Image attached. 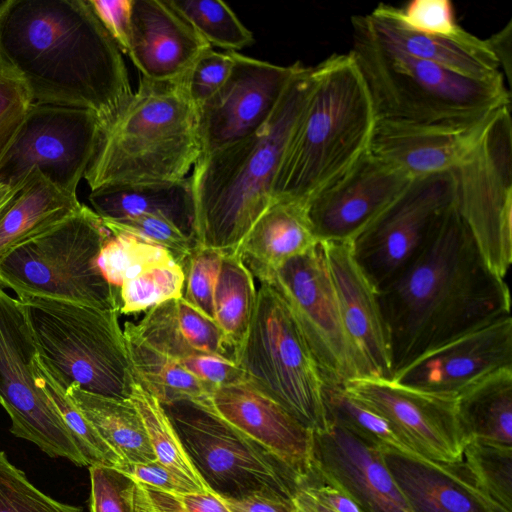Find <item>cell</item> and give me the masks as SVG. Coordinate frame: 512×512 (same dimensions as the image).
Here are the masks:
<instances>
[{
	"label": "cell",
	"instance_id": "603a6c76",
	"mask_svg": "<svg viewBox=\"0 0 512 512\" xmlns=\"http://www.w3.org/2000/svg\"><path fill=\"white\" fill-rule=\"evenodd\" d=\"M322 244L342 323L363 376L392 379L390 346L377 290L357 264L351 243Z\"/></svg>",
	"mask_w": 512,
	"mask_h": 512
},
{
	"label": "cell",
	"instance_id": "f35d334b",
	"mask_svg": "<svg viewBox=\"0 0 512 512\" xmlns=\"http://www.w3.org/2000/svg\"><path fill=\"white\" fill-rule=\"evenodd\" d=\"M184 284V270L175 260L148 266L121 285L119 313L147 311L163 302L178 299L183 296Z\"/></svg>",
	"mask_w": 512,
	"mask_h": 512
},
{
	"label": "cell",
	"instance_id": "816d5d0a",
	"mask_svg": "<svg viewBox=\"0 0 512 512\" xmlns=\"http://www.w3.org/2000/svg\"><path fill=\"white\" fill-rule=\"evenodd\" d=\"M87 2L120 51L126 54L132 0H87Z\"/></svg>",
	"mask_w": 512,
	"mask_h": 512
},
{
	"label": "cell",
	"instance_id": "9c48e42d",
	"mask_svg": "<svg viewBox=\"0 0 512 512\" xmlns=\"http://www.w3.org/2000/svg\"><path fill=\"white\" fill-rule=\"evenodd\" d=\"M244 381L313 432L327 428L326 384L291 311L268 283L257 290L247 336L235 354Z\"/></svg>",
	"mask_w": 512,
	"mask_h": 512
},
{
	"label": "cell",
	"instance_id": "ac0fdd59",
	"mask_svg": "<svg viewBox=\"0 0 512 512\" xmlns=\"http://www.w3.org/2000/svg\"><path fill=\"white\" fill-rule=\"evenodd\" d=\"M412 180L368 151L348 172L306 203L318 241L352 243Z\"/></svg>",
	"mask_w": 512,
	"mask_h": 512
},
{
	"label": "cell",
	"instance_id": "7bdbcfd3",
	"mask_svg": "<svg viewBox=\"0 0 512 512\" xmlns=\"http://www.w3.org/2000/svg\"><path fill=\"white\" fill-rule=\"evenodd\" d=\"M112 234H127L166 249L181 266L197 245L169 220L155 215H140L102 220Z\"/></svg>",
	"mask_w": 512,
	"mask_h": 512
},
{
	"label": "cell",
	"instance_id": "7dc6e473",
	"mask_svg": "<svg viewBox=\"0 0 512 512\" xmlns=\"http://www.w3.org/2000/svg\"><path fill=\"white\" fill-rule=\"evenodd\" d=\"M394 17L406 28L427 35L455 36L462 31L449 0H413L404 8L391 5Z\"/></svg>",
	"mask_w": 512,
	"mask_h": 512
},
{
	"label": "cell",
	"instance_id": "d6986e66",
	"mask_svg": "<svg viewBox=\"0 0 512 512\" xmlns=\"http://www.w3.org/2000/svg\"><path fill=\"white\" fill-rule=\"evenodd\" d=\"M505 367H512V318H500L420 355L393 380L423 391L457 396Z\"/></svg>",
	"mask_w": 512,
	"mask_h": 512
},
{
	"label": "cell",
	"instance_id": "9a60e30c",
	"mask_svg": "<svg viewBox=\"0 0 512 512\" xmlns=\"http://www.w3.org/2000/svg\"><path fill=\"white\" fill-rule=\"evenodd\" d=\"M265 283L287 304L326 382L344 385L363 377L342 323L322 242L288 260Z\"/></svg>",
	"mask_w": 512,
	"mask_h": 512
},
{
	"label": "cell",
	"instance_id": "30bf717a",
	"mask_svg": "<svg viewBox=\"0 0 512 512\" xmlns=\"http://www.w3.org/2000/svg\"><path fill=\"white\" fill-rule=\"evenodd\" d=\"M193 467L223 499L276 492L293 499L302 478L210 405L190 399L162 404Z\"/></svg>",
	"mask_w": 512,
	"mask_h": 512
},
{
	"label": "cell",
	"instance_id": "4fadbf2b",
	"mask_svg": "<svg viewBox=\"0 0 512 512\" xmlns=\"http://www.w3.org/2000/svg\"><path fill=\"white\" fill-rule=\"evenodd\" d=\"M103 124L85 109L33 103L0 164V183L16 189L34 170L76 194Z\"/></svg>",
	"mask_w": 512,
	"mask_h": 512
},
{
	"label": "cell",
	"instance_id": "ee69618b",
	"mask_svg": "<svg viewBox=\"0 0 512 512\" xmlns=\"http://www.w3.org/2000/svg\"><path fill=\"white\" fill-rule=\"evenodd\" d=\"M224 253L196 245L182 265L185 273L183 298L213 320L214 291Z\"/></svg>",
	"mask_w": 512,
	"mask_h": 512
},
{
	"label": "cell",
	"instance_id": "4dcf8cb0",
	"mask_svg": "<svg viewBox=\"0 0 512 512\" xmlns=\"http://www.w3.org/2000/svg\"><path fill=\"white\" fill-rule=\"evenodd\" d=\"M465 441L512 447V367L496 370L457 395Z\"/></svg>",
	"mask_w": 512,
	"mask_h": 512
},
{
	"label": "cell",
	"instance_id": "5b68a950",
	"mask_svg": "<svg viewBox=\"0 0 512 512\" xmlns=\"http://www.w3.org/2000/svg\"><path fill=\"white\" fill-rule=\"evenodd\" d=\"M200 156L197 108L181 78L138 87L103 127L84 178L106 185L186 178Z\"/></svg>",
	"mask_w": 512,
	"mask_h": 512
},
{
	"label": "cell",
	"instance_id": "484cf974",
	"mask_svg": "<svg viewBox=\"0 0 512 512\" xmlns=\"http://www.w3.org/2000/svg\"><path fill=\"white\" fill-rule=\"evenodd\" d=\"M368 18L383 41L406 54L470 79L504 78L487 41L465 29L455 36L418 33L404 27L392 14L391 5L384 3L376 6Z\"/></svg>",
	"mask_w": 512,
	"mask_h": 512
},
{
	"label": "cell",
	"instance_id": "f6af8a7d",
	"mask_svg": "<svg viewBox=\"0 0 512 512\" xmlns=\"http://www.w3.org/2000/svg\"><path fill=\"white\" fill-rule=\"evenodd\" d=\"M89 472L90 512H136V481L110 466H89Z\"/></svg>",
	"mask_w": 512,
	"mask_h": 512
},
{
	"label": "cell",
	"instance_id": "4316f807",
	"mask_svg": "<svg viewBox=\"0 0 512 512\" xmlns=\"http://www.w3.org/2000/svg\"><path fill=\"white\" fill-rule=\"evenodd\" d=\"M318 242L305 204L273 201L237 251L253 277L262 283L288 260L306 253Z\"/></svg>",
	"mask_w": 512,
	"mask_h": 512
},
{
	"label": "cell",
	"instance_id": "9f6ffc18",
	"mask_svg": "<svg viewBox=\"0 0 512 512\" xmlns=\"http://www.w3.org/2000/svg\"><path fill=\"white\" fill-rule=\"evenodd\" d=\"M176 496L187 512H232L225 501L211 491Z\"/></svg>",
	"mask_w": 512,
	"mask_h": 512
},
{
	"label": "cell",
	"instance_id": "60d3db41",
	"mask_svg": "<svg viewBox=\"0 0 512 512\" xmlns=\"http://www.w3.org/2000/svg\"><path fill=\"white\" fill-rule=\"evenodd\" d=\"M170 260L175 259L163 247L131 235L111 233L101 250L98 265L118 295L124 281L133 278L148 266Z\"/></svg>",
	"mask_w": 512,
	"mask_h": 512
},
{
	"label": "cell",
	"instance_id": "f5cc1de1",
	"mask_svg": "<svg viewBox=\"0 0 512 512\" xmlns=\"http://www.w3.org/2000/svg\"><path fill=\"white\" fill-rule=\"evenodd\" d=\"M223 500L232 512H298L292 498L270 491Z\"/></svg>",
	"mask_w": 512,
	"mask_h": 512
},
{
	"label": "cell",
	"instance_id": "8fae6325",
	"mask_svg": "<svg viewBox=\"0 0 512 512\" xmlns=\"http://www.w3.org/2000/svg\"><path fill=\"white\" fill-rule=\"evenodd\" d=\"M454 206L485 262L505 279L512 262L511 104L499 108L453 170Z\"/></svg>",
	"mask_w": 512,
	"mask_h": 512
},
{
	"label": "cell",
	"instance_id": "e575fe53",
	"mask_svg": "<svg viewBox=\"0 0 512 512\" xmlns=\"http://www.w3.org/2000/svg\"><path fill=\"white\" fill-rule=\"evenodd\" d=\"M139 412L156 459L200 491H210L193 467L162 404L136 380L130 397Z\"/></svg>",
	"mask_w": 512,
	"mask_h": 512
},
{
	"label": "cell",
	"instance_id": "44dd1931",
	"mask_svg": "<svg viewBox=\"0 0 512 512\" xmlns=\"http://www.w3.org/2000/svg\"><path fill=\"white\" fill-rule=\"evenodd\" d=\"M495 112L467 122L376 120L369 152L413 179L451 171L476 146Z\"/></svg>",
	"mask_w": 512,
	"mask_h": 512
},
{
	"label": "cell",
	"instance_id": "bcb514c9",
	"mask_svg": "<svg viewBox=\"0 0 512 512\" xmlns=\"http://www.w3.org/2000/svg\"><path fill=\"white\" fill-rule=\"evenodd\" d=\"M236 52L205 50L181 77L191 102L198 108L210 99L228 79Z\"/></svg>",
	"mask_w": 512,
	"mask_h": 512
},
{
	"label": "cell",
	"instance_id": "8992f818",
	"mask_svg": "<svg viewBox=\"0 0 512 512\" xmlns=\"http://www.w3.org/2000/svg\"><path fill=\"white\" fill-rule=\"evenodd\" d=\"M352 56L369 92L376 120L467 122L511 104L504 78L475 80L413 57L383 41L368 15L351 18Z\"/></svg>",
	"mask_w": 512,
	"mask_h": 512
},
{
	"label": "cell",
	"instance_id": "6f0895ef",
	"mask_svg": "<svg viewBox=\"0 0 512 512\" xmlns=\"http://www.w3.org/2000/svg\"><path fill=\"white\" fill-rule=\"evenodd\" d=\"M142 485V484H141ZM154 512H187L175 494L142 485Z\"/></svg>",
	"mask_w": 512,
	"mask_h": 512
},
{
	"label": "cell",
	"instance_id": "f546056e",
	"mask_svg": "<svg viewBox=\"0 0 512 512\" xmlns=\"http://www.w3.org/2000/svg\"><path fill=\"white\" fill-rule=\"evenodd\" d=\"M39 171H32L0 210V259L18 245L50 230L81 208Z\"/></svg>",
	"mask_w": 512,
	"mask_h": 512
},
{
	"label": "cell",
	"instance_id": "5bb4252c",
	"mask_svg": "<svg viewBox=\"0 0 512 512\" xmlns=\"http://www.w3.org/2000/svg\"><path fill=\"white\" fill-rule=\"evenodd\" d=\"M453 202L451 171L414 178L351 243L357 264L377 291L419 256Z\"/></svg>",
	"mask_w": 512,
	"mask_h": 512
},
{
	"label": "cell",
	"instance_id": "d590c367",
	"mask_svg": "<svg viewBox=\"0 0 512 512\" xmlns=\"http://www.w3.org/2000/svg\"><path fill=\"white\" fill-rule=\"evenodd\" d=\"M324 403L328 423L335 424L371 446L411 452L392 426L343 387L326 382Z\"/></svg>",
	"mask_w": 512,
	"mask_h": 512
},
{
	"label": "cell",
	"instance_id": "8d00e7d4",
	"mask_svg": "<svg viewBox=\"0 0 512 512\" xmlns=\"http://www.w3.org/2000/svg\"><path fill=\"white\" fill-rule=\"evenodd\" d=\"M213 48L238 52L254 43L252 32L220 0H167Z\"/></svg>",
	"mask_w": 512,
	"mask_h": 512
},
{
	"label": "cell",
	"instance_id": "f1b7e54d",
	"mask_svg": "<svg viewBox=\"0 0 512 512\" xmlns=\"http://www.w3.org/2000/svg\"><path fill=\"white\" fill-rule=\"evenodd\" d=\"M89 201L102 220L160 216L195 240V201L190 177L106 185L92 190Z\"/></svg>",
	"mask_w": 512,
	"mask_h": 512
},
{
	"label": "cell",
	"instance_id": "680465c9",
	"mask_svg": "<svg viewBox=\"0 0 512 512\" xmlns=\"http://www.w3.org/2000/svg\"><path fill=\"white\" fill-rule=\"evenodd\" d=\"M301 483V482H300ZM293 501L298 512H333L327 507L317 502L302 486L299 484L293 495Z\"/></svg>",
	"mask_w": 512,
	"mask_h": 512
},
{
	"label": "cell",
	"instance_id": "11a10c76",
	"mask_svg": "<svg viewBox=\"0 0 512 512\" xmlns=\"http://www.w3.org/2000/svg\"><path fill=\"white\" fill-rule=\"evenodd\" d=\"M490 49L499 62L503 77L505 76L509 87L511 86V44H512V21L505 27L486 39Z\"/></svg>",
	"mask_w": 512,
	"mask_h": 512
},
{
	"label": "cell",
	"instance_id": "277c9868",
	"mask_svg": "<svg viewBox=\"0 0 512 512\" xmlns=\"http://www.w3.org/2000/svg\"><path fill=\"white\" fill-rule=\"evenodd\" d=\"M375 124L369 92L349 52L313 66L311 90L282 158L273 201L306 205L369 151Z\"/></svg>",
	"mask_w": 512,
	"mask_h": 512
},
{
	"label": "cell",
	"instance_id": "52a82bcc",
	"mask_svg": "<svg viewBox=\"0 0 512 512\" xmlns=\"http://www.w3.org/2000/svg\"><path fill=\"white\" fill-rule=\"evenodd\" d=\"M39 358L66 392L71 387L130 399L134 374L119 312L64 300L22 296Z\"/></svg>",
	"mask_w": 512,
	"mask_h": 512
},
{
	"label": "cell",
	"instance_id": "7c38bea8",
	"mask_svg": "<svg viewBox=\"0 0 512 512\" xmlns=\"http://www.w3.org/2000/svg\"><path fill=\"white\" fill-rule=\"evenodd\" d=\"M38 355L22 303L0 285V405L11 419L10 431L50 457L88 466L57 408L37 383Z\"/></svg>",
	"mask_w": 512,
	"mask_h": 512
},
{
	"label": "cell",
	"instance_id": "cb8c5ba5",
	"mask_svg": "<svg viewBox=\"0 0 512 512\" xmlns=\"http://www.w3.org/2000/svg\"><path fill=\"white\" fill-rule=\"evenodd\" d=\"M209 48L167 0H132L126 54L141 77L177 80Z\"/></svg>",
	"mask_w": 512,
	"mask_h": 512
},
{
	"label": "cell",
	"instance_id": "ab89813d",
	"mask_svg": "<svg viewBox=\"0 0 512 512\" xmlns=\"http://www.w3.org/2000/svg\"><path fill=\"white\" fill-rule=\"evenodd\" d=\"M463 460L499 512H512V447L467 441Z\"/></svg>",
	"mask_w": 512,
	"mask_h": 512
},
{
	"label": "cell",
	"instance_id": "7a4b0ae2",
	"mask_svg": "<svg viewBox=\"0 0 512 512\" xmlns=\"http://www.w3.org/2000/svg\"><path fill=\"white\" fill-rule=\"evenodd\" d=\"M377 292L393 376L437 346L511 316L505 279L485 262L454 202L419 256Z\"/></svg>",
	"mask_w": 512,
	"mask_h": 512
},
{
	"label": "cell",
	"instance_id": "7402d4cb",
	"mask_svg": "<svg viewBox=\"0 0 512 512\" xmlns=\"http://www.w3.org/2000/svg\"><path fill=\"white\" fill-rule=\"evenodd\" d=\"M212 408L228 423L260 444L302 479L313 468V431L246 381L216 388Z\"/></svg>",
	"mask_w": 512,
	"mask_h": 512
},
{
	"label": "cell",
	"instance_id": "f907efd6",
	"mask_svg": "<svg viewBox=\"0 0 512 512\" xmlns=\"http://www.w3.org/2000/svg\"><path fill=\"white\" fill-rule=\"evenodd\" d=\"M178 363L213 392L216 388L244 381V373L233 361L200 354Z\"/></svg>",
	"mask_w": 512,
	"mask_h": 512
},
{
	"label": "cell",
	"instance_id": "1f68e13d",
	"mask_svg": "<svg viewBox=\"0 0 512 512\" xmlns=\"http://www.w3.org/2000/svg\"><path fill=\"white\" fill-rule=\"evenodd\" d=\"M66 393L124 463L157 460L142 418L131 399L91 394L76 387Z\"/></svg>",
	"mask_w": 512,
	"mask_h": 512
},
{
	"label": "cell",
	"instance_id": "6da1fadb",
	"mask_svg": "<svg viewBox=\"0 0 512 512\" xmlns=\"http://www.w3.org/2000/svg\"><path fill=\"white\" fill-rule=\"evenodd\" d=\"M0 66L33 103L89 110L103 127L133 94L122 52L87 0L1 2Z\"/></svg>",
	"mask_w": 512,
	"mask_h": 512
},
{
	"label": "cell",
	"instance_id": "d6a6232c",
	"mask_svg": "<svg viewBox=\"0 0 512 512\" xmlns=\"http://www.w3.org/2000/svg\"><path fill=\"white\" fill-rule=\"evenodd\" d=\"M256 297L254 277L240 253L225 252L214 291V320L234 358L247 336Z\"/></svg>",
	"mask_w": 512,
	"mask_h": 512
},
{
	"label": "cell",
	"instance_id": "c3c4849f",
	"mask_svg": "<svg viewBox=\"0 0 512 512\" xmlns=\"http://www.w3.org/2000/svg\"><path fill=\"white\" fill-rule=\"evenodd\" d=\"M32 104L23 83L0 66V164Z\"/></svg>",
	"mask_w": 512,
	"mask_h": 512
},
{
	"label": "cell",
	"instance_id": "2e32d148",
	"mask_svg": "<svg viewBox=\"0 0 512 512\" xmlns=\"http://www.w3.org/2000/svg\"><path fill=\"white\" fill-rule=\"evenodd\" d=\"M343 387L387 420L411 452L444 462L463 459L466 441L458 418L457 396L372 376L354 378Z\"/></svg>",
	"mask_w": 512,
	"mask_h": 512
},
{
	"label": "cell",
	"instance_id": "b9f144b4",
	"mask_svg": "<svg viewBox=\"0 0 512 512\" xmlns=\"http://www.w3.org/2000/svg\"><path fill=\"white\" fill-rule=\"evenodd\" d=\"M0 512H83L41 492L0 451Z\"/></svg>",
	"mask_w": 512,
	"mask_h": 512
},
{
	"label": "cell",
	"instance_id": "d4e9b609",
	"mask_svg": "<svg viewBox=\"0 0 512 512\" xmlns=\"http://www.w3.org/2000/svg\"><path fill=\"white\" fill-rule=\"evenodd\" d=\"M382 452L414 512H499L463 459L437 461L392 448Z\"/></svg>",
	"mask_w": 512,
	"mask_h": 512
},
{
	"label": "cell",
	"instance_id": "83f0119b",
	"mask_svg": "<svg viewBox=\"0 0 512 512\" xmlns=\"http://www.w3.org/2000/svg\"><path fill=\"white\" fill-rule=\"evenodd\" d=\"M136 330L146 344L177 362L200 354L235 362L216 322L183 296L147 310Z\"/></svg>",
	"mask_w": 512,
	"mask_h": 512
},
{
	"label": "cell",
	"instance_id": "74e56055",
	"mask_svg": "<svg viewBox=\"0 0 512 512\" xmlns=\"http://www.w3.org/2000/svg\"><path fill=\"white\" fill-rule=\"evenodd\" d=\"M36 379L57 408L64 423L72 433L89 466L103 465L118 468L123 462L100 436L64 389L56 382L41 362L36 360Z\"/></svg>",
	"mask_w": 512,
	"mask_h": 512
},
{
	"label": "cell",
	"instance_id": "91938a15",
	"mask_svg": "<svg viewBox=\"0 0 512 512\" xmlns=\"http://www.w3.org/2000/svg\"><path fill=\"white\" fill-rule=\"evenodd\" d=\"M135 502L136 512H154L150 505L147 493L140 483H137Z\"/></svg>",
	"mask_w": 512,
	"mask_h": 512
},
{
	"label": "cell",
	"instance_id": "94428289",
	"mask_svg": "<svg viewBox=\"0 0 512 512\" xmlns=\"http://www.w3.org/2000/svg\"><path fill=\"white\" fill-rule=\"evenodd\" d=\"M16 189H10L6 185L0 183V210L10 199Z\"/></svg>",
	"mask_w": 512,
	"mask_h": 512
},
{
	"label": "cell",
	"instance_id": "836d02e7",
	"mask_svg": "<svg viewBox=\"0 0 512 512\" xmlns=\"http://www.w3.org/2000/svg\"><path fill=\"white\" fill-rule=\"evenodd\" d=\"M123 333L135 380L161 404L183 399L209 401L211 389L177 361L154 350L125 327Z\"/></svg>",
	"mask_w": 512,
	"mask_h": 512
},
{
	"label": "cell",
	"instance_id": "681fc988",
	"mask_svg": "<svg viewBox=\"0 0 512 512\" xmlns=\"http://www.w3.org/2000/svg\"><path fill=\"white\" fill-rule=\"evenodd\" d=\"M117 469L137 483L167 493L181 495L190 492H202L158 460L139 464L124 463Z\"/></svg>",
	"mask_w": 512,
	"mask_h": 512
},
{
	"label": "cell",
	"instance_id": "db71d44e",
	"mask_svg": "<svg viewBox=\"0 0 512 512\" xmlns=\"http://www.w3.org/2000/svg\"><path fill=\"white\" fill-rule=\"evenodd\" d=\"M300 484L317 502L333 512H361L345 492L321 479H302Z\"/></svg>",
	"mask_w": 512,
	"mask_h": 512
},
{
	"label": "cell",
	"instance_id": "ffe728a7",
	"mask_svg": "<svg viewBox=\"0 0 512 512\" xmlns=\"http://www.w3.org/2000/svg\"><path fill=\"white\" fill-rule=\"evenodd\" d=\"M313 468L323 483L345 492L361 512H414L382 449L335 424L313 432Z\"/></svg>",
	"mask_w": 512,
	"mask_h": 512
},
{
	"label": "cell",
	"instance_id": "ba28073f",
	"mask_svg": "<svg viewBox=\"0 0 512 512\" xmlns=\"http://www.w3.org/2000/svg\"><path fill=\"white\" fill-rule=\"evenodd\" d=\"M111 236L93 209L82 204L50 230L0 259V285L18 297L36 296L118 310V295L98 259Z\"/></svg>",
	"mask_w": 512,
	"mask_h": 512
},
{
	"label": "cell",
	"instance_id": "e0dca14e",
	"mask_svg": "<svg viewBox=\"0 0 512 512\" xmlns=\"http://www.w3.org/2000/svg\"><path fill=\"white\" fill-rule=\"evenodd\" d=\"M300 64L278 65L236 52L224 85L197 108L199 157L260 129L273 114Z\"/></svg>",
	"mask_w": 512,
	"mask_h": 512
},
{
	"label": "cell",
	"instance_id": "3957f363",
	"mask_svg": "<svg viewBox=\"0 0 512 512\" xmlns=\"http://www.w3.org/2000/svg\"><path fill=\"white\" fill-rule=\"evenodd\" d=\"M312 70L300 64L260 129L195 163L190 179L197 245L236 251L273 202L274 182L311 90Z\"/></svg>",
	"mask_w": 512,
	"mask_h": 512
}]
</instances>
